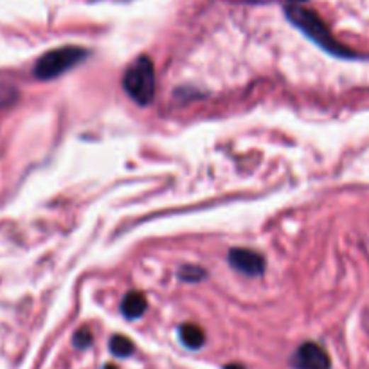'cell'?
I'll return each mask as SVG.
<instances>
[{
	"label": "cell",
	"instance_id": "cell-12",
	"mask_svg": "<svg viewBox=\"0 0 369 369\" xmlns=\"http://www.w3.org/2000/svg\"><path fill=\"white\" fill-rule=\"evenodd\" d=\"M105 369H118V368H115V365H112V364H108V365H105Z\"/></svg>",
	"mask_w": 369,
	"mask_h": 369
},
{
	"label": "cell",
	"instance_id": "cell-8",
	"mask_svg": "<svg viewBox=\"0 0 369 369\" xmlns=\"http://www.w3.org/2000/svg\"><path fill=\"white\" fill-rule=\"evenodd\" d=\"M110 351L115 357H128L134 353V342L123 335H114L110 339Z\"/></svg>",
	"mask_w": 369,
	"mask_h": 369
},
{
	"label": "cell",
	"instance_id": "cell-11",
	"mask_svg": "<svg viewBox=\"0 0 369 369\" xmlns=\"http://www.w3.org/2000/svg\"><path fill=\"white\" fill-rule=\"evenodd\" d=\"M224 369H245L244 365H240V364H229V365H225Z\"/></svg>",
	"mask_w": 369,
	"mask_h": 369
},
{
	"label": "cell",
	"instance_id": "cell-10",
	"mask_svg": "<svg viewBox=\"0 0 369 369\" xmlns=\"http://www.w3.org/2000/svg\"><path fill=\"white\" fill-rule=\"evenodd\" d=\"M91 344H92L91 330L81 328L79 331H76V335H74V346H76V348H79V350H85V348H89Z\"/></svg>",
	"mask_w": 369,
	"mask_h": 369
},
{
	"label": "cell",
	"instance_id": "cell-13",
	"mask_svg": "<svg viewBox=\"0 0 369 369\" xmlns=\"http://www.w3.org/2000/svg\"><path fill=\"white\" fill-rule=\"evenodd\" d=\"M290 2H299V4H301L302 0H290Z\"/></svg>",
	"mask_w": 369,
	"mask_h": 369
},
{
	"label": "cell",
	"instance_id": "cell-9",
	"mask_svg": "<svg viewBox=\"0 0 369 369\" xmlns=\"http://www.w3.org/2000/svg\"><path fill=\"white\" fill-rule=\"evenodd\" d=\"M178 278L184 279V281H189V283H197L200 279L205 278V271L200 267H184L178 274Z\"/></svg>",
	"mask_w": 369,
	"mask_h": 369
},
{
	"label": "cell",
	"instance_id": "cell-6",
	"mask_svg": "<svg viewBox=\"0 0 369 369\" xmlns=\"http://www.w3.org/2000/svg\"><path fill=\"white\" fill-rule=\"evenodd\" d=\"M148 308V301H146V295L142 292H128L125 295L121 302V314L125 315L126 319L134 321V319H139Z\"/></svg>",
	"mask_w": 369,
	"mask_h": 369
},
{
	"label": "cell",
	"instance_id": "cell-5",
	"mask_svg": "<svg viewBox=\"0 0 369 369\" xmlns=\"http://www.w3.org/2000/svg\"><path fill=\"white\" fill-rule=\"evenodd\" d=\"M229 263L245 276H259L265 271V258L251 249H232L229 252Z\"/></svg>",
	"mask_w": 369,
	"mask_h": 369
},
{
	"label": "cell",
	"instance_id": "cell-2",
	"mask_svg": "<svg viewBox=\"0 0 369 369\" xmlns=\"http://www.w3.org/2000/svg\"><path fill=\"white\" fill-rule=\"evenodd\" d=\"M123 86L126 94L139 105H149L155 98L157 79H155L154 63L148 56L135 59L123 76Z\"/></svg>",
	"mask_w": 369,
	"mask_h": 369
},
{
	"label": "cell",
	"instance_id": "cell-4",
	"mask_svg": "<svg viewBox=\"0 0 369 369\" xmlns=\"http://www.w3.org/2000/svg\"><path fill=\"white\" fill-rule=\"evenodd\" d=\"M292 365L295 369H330L331 361L322 346L315 342H305L295 350Z\"/></svg>",
	"mask_w": 369,
	"mask_h": 369
},
{
	"label": "cell",
	"instance_id": "cell-1",
	"mask_svg": "<svg viewBox=\"0 0 369 369\" xmlns=\"http://www.w3.org/2000/svg\"><path fill=\"white\" fill-rule=\"evenodd\" d=\"M285 16L290 20L299 31L305 33L312 42L317 43L319 47L324 49V51L330 52V55L344 56V58H355L353 52L342 47L341 43L334 38L328 25L324 24L321 16L315 11H312V9L305 8V6H301L299 2H290V4L285 6Z\"/></svg>",
	"mask_w": 369,
	"mask_h": 369
},
{
	"label": "cell",
	"instance_id": "cell-7",
	"mask_svg": "<svg viewBox=\"0 0 369 369\" xmlns=\"http://www.w3.org/2000/svg\"><path fill=\"white\" fill-rule=\"evenodd\" d=\"M178 337H181L182 344L189 350H198L205 342L204 330L197 324H182L181 330H178Z\"/></svg>",
	"mask_w": 369,
	"mask_h": 369
},
{
	"label": "cell",
	"instance_id": "cell-3",
	"mask_svg": "<svg viewBox=\"0 0 369 369\" xmlns=\"http://www.w3.org/2000/svg\"><path fill=\"white\" fill-rule=\"evenodd\" d=\"M86 51L81 47H76V45H67V47H58L52 49V51L45 52L43 56H40L38 62L35 63V76L38 79H55L58 76H62L63 72L71 71L76 65L83 62L86 58Z\"/></svg>",
	"mask_w": 369,
	"mask_h": 369
}]
</instances>
